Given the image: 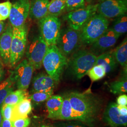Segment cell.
I'll return each mask as SVG.
<instances>
[{
    "mask_svg": "<svg viewBox=\"0 0 127 127\" xmlns=\"http://www.w3.org/2000/svg\"><path fill=\"white\" fill-rule=\"evenodd\" d=\"M127 0H101L97 4V13L105 18H116L126 14Z\"/></svg>",
    "mask_w": 127,
    "mask_h": 127,
    "instance_id": "11",
    "label": "cell"
},
{
    "mask_svg": "<svg viewBox=\"0 0 127 127\" xmlns=\"http://www.w3.org/2000/svg\"><path fill=\"white\" fill-rule=\"evenodd\" d=\"M49 0H32L28 17L32 20H40L48 15Z\"/></svg>",
    "mask_w": 127,
    "mask_h": 127,
    "instance_id": "17",
    "label": "cell"
},
{
    "mask_svg": "<svg viewBox=\"0 0 127 127\" xmlns=\"http://www.w3.org/2000/svg\"><path fill=\"white\" fill-rule=\"evenodd\" d=\"M114 58L117 63L120 64L125 71L127 67V38L119 45L113 51Z\"/></svg>",
    "mask_w": 127,
    "mask_h": 127,
    "instance_id": "22",
    "label": "cell"
},
{
    "mask_svg": "<svg viewBox=\"0 0 127 127\" xmlns=\"http://www.w3.org/2000/svg\"><path fill=\"white\" fill-rule=\"evenodd\" d=\"M69 98L77 121L93 127L102 106V100L91 91H73L66 94Z\"/></svg>",
    "mask_w": 127,
    "mask_h": 127,
    "instance_id": "1",
    "label": "cell"
},
{
    "mask_svg": "<svg viewBox=\"0 0 127 127\" xmlns=\"http://www.w3.org/2000/svg\"><path fill=\"white\" fill-rule=\"evenodd\" d=\"M0 127H12L11 121L9 120L2 118L0 125Z\"/></svg>",
    "mask_w": 127,
    "mask_h": 127,
    "instance_id": "37",
    "label": "cell"
},
{
    "mask_svg": "<svg viewBox=\"0 0 127 127\" xmlns=\"http://www.w3.org/2000/svg\"><path fill=\"white\" fill-rule=\"evenodd\" d=\"M54 127H89L86 124L77 120L65 121L56 123Z\"/></svg>",
    "mask_w": 127,
    "mask_h": 127,
    "instance_id": "32",
    "label": "cell"
},
{
    "mask_svg": "<svg viewBox=\"0 0 127 127\" xmlns=\"http://www.w3.org/2000/svg\"><path fill=\"white\" fill-rule=\"evenodd\" d=\"M27 35L28 29L25 24L20 27H12V38L9 62L10 67H14L23 58L27 46Z\"/></svg>",
    "mask_w": 127,
    "mask_h": 127,
    "instance_id": "5",
    "label": "cell"
},
{
    "mask_svg": "<svg viewBox=\"0 0 127 127\" xmlns=\"http://www.w3.org/2000/svg\"><path fill=\"white\" fill-rule=\"evenodd\" d=\"M63 101V96L52 95L47 100L46 107L48 112V117L57 120Z\"/></svg>",
    "mask_w": 127,
    "mask_h": 127,
    "instance_id": "18",
    "label": "cell"
},
{
    "mask_svg": "<svg viewBox=\"0 0 127 127\" xmlns=\"http://www.w3.org/2000/svg\"><path fill=\"white\" fill-rule=\"evenodd\" d=\"M109 25L107 18L96 12L79 31L81 43L91 45L107 30Z\"/></svg>",
    "mask_w": 127,
    "mask_h": 127,
    "instance_id": "3",
    "label": "cell"
},
{
    "mask_svg": "<svg viewBox=\"0 0 127 127\" xmlns=\"http://www.w3.org/2000/svg\"><path fill=\"white\" fill-rule=\"evenodd\" d=\"M67 61V58L60 52L56 45H51L48 46L42 65L47 74L58 83L66 67Z\"/></svg>",
    "mask_w": 127,
    "mask_h": 127,
    "instance_id": "4",
    "label": "cell"
},
{
    "mask_svg": "<svg viewBox=\"0 0 127 127\" xmlns=\"http://www.w3.org/2000/svg\"><path fill=\"white\" fill-rule=\"evenodd\" d=\"M14 106L9 104H2L0 107V111L2 118L11 121L12 120Z\"/></svg>",
    "mask_w": 127,
    "mask_h": 127,
    "instance_id": "33",
    "label": "cell"
},
{
    "mask_svg": "<svg viewBox=\"0 0 127 127\" xmlns=\"http://www.w3.org/2000/svg\"><path fill=\"white\" fill-rule=\"evenodd\" d=\"M57 120H77L75 113L67 95L63 96V101Z\"/></svg>",
    "mask_w": 127,
    "mask_h": 127,
    "instance_id": "21",
    "label": "cell"
},
{
    "mask_svg": "<svg viewBox=\"0 0 127 127\" xmlns=\"http://www.w3.org/2000/svg\"><path fill=\"white\" fill-rule=\"evenodd\" d=\"M54 91H40L32 93L27 98L36 103H40L48 100L53 94Z\"/></svg>",
    "mask_w": 127,
    "mask_h": 127,
    "instance_id": "29",
    "label": "cell"
},
{
    "mask_svg": "<svg viewBox=\"0 0 127 127\" xmlns=\"http://www.w3.org/2000/svg\"><path fill=\"white\" fill-rule=\"evenodd\" d=\"M109 90L114 95H122L127 92V81L126 75L117 81L111 83Z\"/></svg>",
    "mask_w": 127,
    "mask_h": 127,
    "instance_id": "24",
    "label": "cell"
},
{
    "mask_svg": "<svg viewBox=\"0 0 127 127\" xmlns=\"http://www.w3.org/2000/svg\"><path fill=\"white\" fill-rule=\"evenodd\" d=\"M3 69V66L1 63H0V69Z\"/></svg>",
    "mask_w": 127,
    "mask_h": 127,
    "instance_id": "42",
    "label": "cell"
},
{
    "mask_svg": "<svg viewBox=\"0 0 127 127\" xmlns=\"http://www.w3.org/2000/svg\"><path fill=\"white\" fill-rule=\"evenodd\" d=\"M28 97L27 90L12 91L5 98L2 104L15 105Z\"/></svg>",
    "mask_w": 127,
    "mask_h": 127,
    "instance_id": "23",
    "label": "cell"
},
{
    "mask_svg": "<svg viewBox=\"0 0 127 127\" xmlns=\"http://www.w3.org/2000/svg\"><path fill=\"white\" fill-rule=\"evenodd\" d=\"M54 127L53 126H51V125H42L41 127Z\"/></svg>",
    "mask_w": 127,
    "mask_h": 127,
    "instance_id": "41",
    "label": "cell"
},
{
    "mask_svg": "<svg viewBox=\"0 0 127 127\" xmlns=\"http://www.w3.org/2000/svg\"><path fill=\"white\" fill-rule=\"evenodd\" d=\"M34 68L27 59H24L11 72L10 78L18 90H27L32 81Z\"/></svg>",
    "mask_w": 127,
    "mask_h": 127,
    "instance_id": "9",
    "label": "cell"
},
{
    "mask_svg": "<svg viewBox=\"0 0 127 127\" xmlns=\"http://www.w3.org/2000/svg\"><path fill=\"white\" fill-rule=\"evenodd\" d=\"M103 120L110 127L127 126V116H123L120 114L116 103L111 102L107 105L104 113Z\"/></svg>",
    "mask_w": 127,
    "mask_h": 127,
    "instance_id": "14",
    "label": "cell"
},
{
    "mask_svg": "<svg viewBox=\"0 0 127 127\" xmlns=\"http://www.w3.org/2000/svg\"><path fill=\"white\" fill-rule=\"evenodd\" d=\"M30 4L29 0H15L11 3L9 18L12 27H20L25 24L29 16Z\"/></svg>",
    "mask_w": 127,
    "mask_h": 127,
    "instance_id": "12",
    "label": "cell"
},
{
    "mask_svg": "<svg viewBox=\"0 0 127 127\" xmlns=\"http://www.w3.org/2000/svg\"><path fill=\"white\" fill-rule=\"evenodd\" d=\"M56 84L54 79L49 74L40 73L32 79V93L54 91Z\"/></svg>",
    "mask_w": 127,
    "mask_h": 127,
    "instance_id": "16",
    "label": "cell"
},
{
    "mask_svg": "<svg viewBox=\"0 0 127 127\" xmlns=\"http://www.w3.org/2000/svg\"><path fill=\"white\" fill-rule=\"evenodd\" d=\"M118 110L120 114L123 116H127V106L118 105Z\"/></svg>",
    "mask_w": 127,
    "mask_h": 127,
    "instance_id": "36",
    "label": "cell"
},
{
    "mask_svg": "<svg viewBox=\"0 0 127 127\" xmlns=\"http://www.w3.org/2000/svg\"><path fill=\"white\" fill-rule=\"evenodd\" d=\"M30 123V119L28 117L17 118L11 121L12 127H28Z\"/></svg>",
    "mask_w": 127,
    "mask_h": 127,
    "instance_id": "34",
    "label": "cell"
},
{
    "mask_svg": "<svg viewBox=\"0 0 127 127\" xmlns=\"http://www.w3.org/2000/svg\"><path fill=\"white\" fill-rule=\"evenodd\" d=\"M97 12V4L89 5L79 9L69 12L64 17L69 27L80 31L91 17Z\"/></svg>",
    "mask_w": 127,
    "mask_h": 127,
    "instance_id": "10",
    "label": "cell"
},
{
    "mask_svg": "<svg viewBox=\"0 0 127 127\" xmlns=\"http://www.w3.org/2000/svg\"><path fill=\"white\" fill-rule=\"evenodd\" d=\"M12 38V27L9 23L0 36V56L6 65H9Z\"/></svg>",
    "mask_w": 127,
    "mask_h": 127,
    "instance_id": "15",
    "label": "cell"
},
{
    "mask_svg": "<svg viewBox=\"0 0 127 127\" xmlns=\"http://www.w3.org/2000/svg\"><path fill=\"white\" fill-rule=\"evenodd\" d=\"M5 27L6 25L4 22L3 21H0V34L2 33V32L4 31Z\"/></svg>",
    "mask_w": 127,
    "mask_h": 127,
    "instance_id": "38",
    "label": "cell"
},
{
    "mask_svg": "<svg viewBox=\"0 0 127 127\" xmlns=\"http://www.w3.org/2000/svg\"><path fill=\"white\" fill-rule=\"evenodd\" d=\"M48 46L40 33L33 37L27 46L26 54L27 60L34 69L41 67Z\"/></svg>",
    "mask_w": 127,
    "mask_h": 127,
    "instance_id": "8",
    "label": "cell"
},
{
    "mask_svg": "<svg viewBox=\"0 0 127 127\" xmlns=\"http://www.w3.org/2000/svg\"><path fill=\"white\" fill-rule=\"evenodd\" d=\"M38 21L40 33L48 45H56L61 29L59 18L48 15Z\"/></svg>",
    "mask_w": 127,
    "mask_h": 127,
    "instance_id": "7",
    "label": "cell"
},
{
    "mask_svg": "<svg viewBox=\"0 0 127 127\" xmlns=\"http://www.w3.org/2000/svg\"><path fill=\"white\" fill-rule=\"evenodd\" d=\"M86 0L87 1H91L92 0Z\"/></svg>",
    "mask_w": 127,
    "mask_h": 127,
    "instance_id": "43",
    "label": "cell"
},
{
    "mask_svg": "<svg viewBox=\"0 0 127 127\" xmlns=\"http://www.w3.org/2000/svg\"><path fill=\"white\" fill-rule=\"evenodd\" d=\"M117 62L114 58L113 51L104 52L97 56L95 64L103 66L106 73H111L116 69Z\"/></svg>",
    "mask_w": 127,
    "mask_h": 127,
    "instance_id": "19",
    "label": "cell"
},
{
    "mask_svg": "<svg viewBox=\"0 0 127 127\" xmlns=\"http://www.w3.org/2000/svg\"><path fill=\"white\" fill-rule=\"evenodd\" d=\"M85 6V0H66L65 10L68 12Z\"/></svg>",
    "mask_w": 127,
    "mask_h": 127,
    "instance_id": "30",
    "label": "cell"
},
{
    "mask_svg": "<svg viewBox=\"0 0 127 127\" xmlns=\"http://www.w3.org/2000/svg\"><path fill=\"white\" fill-rule=\"evenodd\" d=\"M120 36V35L114 32L111 28H108L104 33L91 45V51L96 56L98 54H102L105 51L113 47L116 43Z\"/></svg>",
    "mask_w": 127,
    "mask_h": 127,
    "instance_id": "13",
    "label": "cell"
},
{
    "mask_svg": "<svg viewBox=\"0 0 127 127\" xmlns=\"http://www.w3.org/2000/svg\"><path fill=\"white\" fill-rule=\"evenodd\" d=\"M111 28L120 36L126 33L127 31V14L117 17Z\"/></svg>",
    "mask_w": 127,
    "mask_h": 127,
    "instance_id": "26",
    "label": "cell"
},
{
    "mask_svg": "<svg viewBox=\"0 0 127 127\" xmlns=\"http://www.w3.org/2000/svg\"><path fill=\"white\" fill-rule=\"evenodd\" d=\"M66 0H51L49 5L48 15L58 17L65 10Z\"/></svg>",
    "mask_w": 127,
    "mask_h": 127,
    "instance_id": "25",
    "label": "cell"
},
{
    "mask_svg": "<svg viewBox=\"0 0 127 127\" xmlns=\"http://www.w3.org/2000/svg\"><path fill=\"white\" fill-rule=\"evenodd\" d=\"M81 43L80 32L69 27L61 29L56 46L67 58L74 53Z\"/></svg>",
    "mask_w": 127,
    "mask_h": 127,
    "instance_id": "6",
    "label": "cell"
},
{
    "mask_svg": "<svg viewBox=\"0 0 127 127\" xmlns=\"http://www.w3.org/2000/svg\"><path fill=\"white\" fill-rule=\"evenodd\" d=\"M106 74V73L104 67L99 64H95L94 65L87 74L93 82L102 79Z\"/></svg>",
    "mask_w": 127,
    "mask_h": 127,
    "instance_id": "28",
    "label": "cell"
},
{
    "mask_svg": "<svg viewBox=\"0 0 127 127\" xmlns=\"http://www.w3.org/2000/svg\"><path fill=\"white\" fill-rule=\"evenodd\" d=\"M5 71L3 69H0V83L1 82L4 77Z\"/></svg>",
    "mask_w": 127,
    "mask_h": 127,
    "instance_id": "39",
    "label": "cell"
},
{
    "mask_svg": "<svg viewBox=\"0 0 127 127\" xmlns=\"http://www.w3.org/2000/svg\"><path fill=\"white\" fill-rule=\"evenodd\" d=\"M32 110L31 100L26 98L14 106L12 120L19 118L27 117Z\"/></svg>",
    "mask_w": 127,
    "mask_h": 127,
    "instance_id": "20",
    "label": "cell"
},
{
    "mask_svg": "<svg viewBox=\"0 0 127 127\" xmlns=\"http://www.w3.org/2000/svg\"><path fill=\"white\" fill-rule=\"evenodd\" d=\"M14 86L13 82L9 77L0 84V107L6 96L13 91Z\"/></svg>",
    "mask_w": 127,
    "mask_h": 127,
    "instance_id": "27",
    "label": "cell"
},
{
    "mask_svg": "<svg viewBox=\"0 0 127 127\" xmlns=\"http://www.w3.org/2000/svg\"><path fill=\"white\" fill-rule=\"evenodd\" d=\"M11 3L9 1L0 3V21L9 18Z\"/></svg>",
    "mask_w": 127,
    "mask_h": 127,
    "instance_id": "31",
    "label": "cell"
},
{
    "mask_svg": "<svg viewBox=\"0 0 127 127\" xmlns=\"http://www.w3.org/2000/svg\"><path fill=\"white\" fill-rule=\"evenodd\" d=\"M116 104L118 105L127 106V95L125 94L120 95L118 97L116 100Z\"/></svg>",
    "mask_w": 127,
    "mask_h": 127,
    "instance_id": "35",
    "label": "cell"
},
{
    "mask_svg": "<svg viewBox=\"0 0 127 127\" xmlns=\"http://www.w3.org/2000/svg\"><path fill=\"white\" fill-rule=\"evenodd\" d=\"M2 119V115H1V111H0V123H1V122Z\"/></svg>",
    "mask_w": 127,
    "mask_h": 127,
    "instance_id": "40",
    "label": "cell"
},
{
    "mask_svg": "<svg viewBox=\"0 0 127 127\" xmlns=\"http://www.w3.org/2000/svg\"><path fill=\"white\" fill-rule=\"evenodd\" d=\"M97 56L91 51L85 50H77L71 55L66 65L68 74L79 80L87 75L95 64Z\"/></svg>",
    "mask_w": 127,
    "mask_h": 127,
    "instance_id": "2",
    "label": "cell"
}]
</instances>
